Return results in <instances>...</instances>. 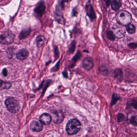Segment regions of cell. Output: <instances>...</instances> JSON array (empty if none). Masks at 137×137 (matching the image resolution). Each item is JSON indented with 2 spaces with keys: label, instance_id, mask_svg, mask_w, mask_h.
I'll return each mask as SVG.
<instances>
[{
  "label": "cell",
  "instance_id": "obj_1",
  "mask_svg": "<svg viewBox=\"0 0 137 137\" xmlns=\"http://www.w3.org/2000/svg\"><path fill=\"white\" fill-rule=\"evenodd\" d=\"M81 124L80 122L76 119H71L67 123L66 131L69 135L77 134L81 130Z\"/></svg>",
  "mask_w": 137,
  "mask_h": 137
},
{
  "label": "cell",
  "instance_id": "obj_2",
  "mask_svg": "<svg viewBox=\"0 0 137 137\" xmlns=\"http://www.w3.org/2000/svg\"><path fill=\"white\" fill-rule=\"evenodd\" d=\"M5 104L8 110L13 113L18 112L21 108L19 102L13 97L8 98L5 102Z\"/></svg>",
  "mask_w": 137,
  "mask_h": 137
},
{
  "label": "cell",
  "instance_id": "obj_3",
  "mask_svg": "<svg viewBox=\"0 0 137 137\" xmlns=\"http://www.w3.org/2000/svg\"><path fill=\"white\" fill-rule=\"evenodd\" d=\"M116 20L120 24L126 26L131 23L132 15L127 11H120L117 15Z\"/></svg>",
  "mask_w": 137,
  "mask_h": 137
},
{
  "label": "cell",
  "instance_id": "obj_4",
  "mask_svg": "<svg viewBox=\"0 0 137 137\" xmlns=\"http://www.w3.org/2000/svg\"><path fill=\"white\" fill-rule=\"evenodd\" d=\"M14 37L10 31L4 32L0 35V43L3 44L9 45L13 43Z\"/></svg>",
  "mask_w": 137,
  "mask_h": 137
},
{
  "label": "cell",
  "instance_id": "obj_5",
  "mask_svg": "<svg viewBox=\"0 0 137 137\" xmlns=\"http://www.w3.org/2000/svg\"><path fill=\"white\" fill-rule=\"evenodd\" d=\"M30 127L31 130L34 132H39L42 130L43 126L41 121L37 119H34L31 122Z\"/></svg>",
  "mask_w": 137,
  "mask_h": 137
},
{
  "label": "cell",
  "instance_id": "obj_6",
  "mask_svg": "<svg viewBox=\"0 0 137 137\" xmlns=\"http://www.w3.org/2000/svg\"><path fill=\"white\" fill-rule=\"evenodd\" d=\"M82 66L85 70L89 71L94 66L93 60L90 57H85L82 61Z\"/></svg>",
  "mask_w": 137,
  "mask_h": 137
},
{
  "label": "cell",
  "instance_id": "obj_7",
  "mask_svg": "<svg viewBox=\"0 0 137 137\" xmlns=\"http://www.w3.org/2000/svg\"><path fill=\"white\" fill-rule=\"evenodd\" d=\"M53 15L55 20L57 22L61 25H64L65 24V20L64 18L63 14L59 8L56 7V10L54 12Z\"/></svg>",
  "mask_w": 137,
  "mask_h": 137
},
{
  "label": "cell",
  "instance_id": "obj_8",
  "mask_svg": "<svg viewBox=\"0 0 137 137\" xmlns=\"http://www.w3.org/2000/svg\"><path fill=\"white\" fill-rule=\"evenodd\" d=\"M46 6L43 1L39 2L35 8L34 11L39 16L42 17L46 11Z\"/></svg>",
  "mask_w": 137,
  "mask_h": 137
},
{
  "label": "cell",
  "instance_id": "obj_9",
  "mask_svg": "<svg viewBox=\"0 0 137 137\" xmlns=\"http://www.w3.org/2000/svg\"><path fill=\"white\" fill-rule=\"evenodd\" d=\"M85 10L86 11L87 15L91 20L95 19L96 18V15L94 9L90 3L87 4L85 6Z\"/></svg>",
  "mask_w": 137,
  "mask_h": 137
},
{
  "label": "cell",
  "instance_id": "obj_10",
  "mask_svg": "<svg viewBox=\"0 0 137 137\" xmlns=\"http://www.w3.org/2000/svg\"><path fill=\"white\" fill-rule=\"evenodd\" d=\"M64 116L61 111H55L53 113V121L57 124H59L61 123L63 120Z\"/></svg>",
  "mask_w": 137,
  "mask_h": 137
},
{
  "label": "cell",
  "instance_id": "obj_11",
  "mask_svg": "<svg viewBox=\"0 0 137 137\" xmlns=\"http://www.w3.org/2000/svg\"><path fill=\"white\" fill-rule=\"evenodd\" d=\"M41 122L45 125H49L52 121V117L49 113H44L39 117Z\"/></svg>",
  "mask_w": 137,
  "mask_h": 137
},
{
  "label": "cell",
  "instance_id": "obj_12",
  "mask_svg": "<svg viewBox=\"0 0 137 137\" xmlns=\"http://www.w3.org/2000/svg\"><path fill=\"white\" fill-rule=\"evenodd\" d=\"M29 55L28 51L25 49L20 50L16 54V58L19 60H23L27 58Z\"/></svg>",
  "mask_w": 137,
  "mask_h": 137
},
{
  "label": "cell",
  "instance_id": "obj_13",
  "mask_svg": "<svg viewBox=\"0 0 137 137\" xmlns=\"http://www.w3.org/2000/svg\"><path fill=\"white\" fill-rule=\"evenodd\" d=\"M113 76L115 79L121 82L123 79V73L121 68H116L113 72Z\"/></svg>",
  "mask_w": 137,
  "mask_h": 137
},
{
  "label": "cell",
  "instance_id": "obj_14",
  "mask_svg": "<svg viewBox=\"0 0 137 137\" xmlns=\"http://www.w3.org/2000/svg\"><path fill=\"white\" fill-rule=\"evenodd\" d=\"M111 8L114 11H116L121 6V0H112L111 2Z\"/></svg>",
  "mask_w": 137,
  "mask_h": 137
},
{
  "label": "cell",
  "instance_id": "obj_15",
  "mask_svg": "<svg viewBox=\"0 0 137 137\" xmlns=\"http://www.w3.org/2000/svg\"><path fill=\"white\" fill-rule=\"evenodd\" d=\"M45 41H46L45 37L42 35L38 36L36 39L37 46L39 47H41L44 45Z\"/></svg>",
  "mask_w": 137,
  "mask_h": 137
},
{
  "label": "cell",
  "instance_id": "obj_16",
  "mask_svg": "<svg viewBox=\"0 0 137 137\" xmlns=\"http://www.w3.org/2000/svg\"><path fill=\"white\" fill-rule=\"evenodd\" d=\"M121 99H122V98L120 96V95L117 94L116 93H113L111 97V102L110 103V105H111V107H112L113 106H114L118 101L121 100Z\"/></svg>",
  "mask_w": 137,
  "mask_h": 137
},
{
  "label": "cell",
  "instance_id": "obj_17",
  "mask_svg": "<svg viewBox=\"0 0 137 137\" xmlns=\"http://www.w3.org/2000/svg\"><path fill=\"white\" fill-rule=\"evenodd\" d=\"M125 29H126L127 31L130 34H133L134 33L136 32V28L135 25H134L133 24H131V23L126 25Z\"/></svg>",
  "mask_w": 137,
  "mask_h": 137
},
{
  "label": "cell",
  "instance_id": "obj_18",
  "mask_svg": "<svg viewBox=\"0 0 137 137\" xmlns=\"http://www.w3.org/2000/svg\"><path fill=\"white\" fill-rule=\"evenodd\" d=\"M30 31L31 30L30 28L22 30L20 34V39H21L26 38L30 34Z\"/></svg>",
  "mask_w": 137,
  "mask_h": 137
},
{
  "label": "cell",
  "instance_id": "obj_19",
  "mask_svg": "<svg viewBox=\"0 0 137 137\" xmlns=\"http://www.w3.org/2000/svg\"><path fill=\"white\" fill-rule=\"evenodd\" d=\"M81 55H82V54L81 53L80 51H78L77 53H76L72 59L71 61H72V63H73L71 65V67H72L73 65L74 66L75 64L76 63V62L81 58Z\"/></svg>",
  "mask_w": 137,
  "mask_h": 137
},
{
  "label": "cell",
  "instance_id": "obj_20",
  "mask_svg": "<svg viewBox=\"0 0 137 137\" xmlns=\"http://www.w3.org/2000/svg\"><path fill=\"white\" fill-rule=\"evenodd\" d=\"M76 41L74 40L71 43L69 46L68 53L70 54H73L75 50L76 49Z\"/></svg>",
  "mask_w": 137,
  "mask_h": 137
},
{
  "label": "cell",
  "instance_id": "obj_21",
  "mask_svg": "<svg viewBox=\"0 0 137 137\" xmlns=\"http://www.w3.org/2000/svg\"><path fill=\"white\" fill-rule=\"evenodd\" d=\"M107 38L111 41H114L116 39V35L113 31L111 30H108L107 32Z\"/></svg>",
  "mask_w": 137,
  "mask_h": 137
},
{
  "label": "cell",
  "instance_id": "obj_22",
  "mask_svg": "<svg viewBox=\"0 0 137 137\" xmlns=\"http://www.w3.org/2000/svg\"><path fill=\"white\" fill-rule=\"evenodd\" d=\"M11 85L8 82H4L0 79V88L3 89H8L10 88Z\"/></svg>",
  "mask_w": 137,
  "mask_h": 137
},
{
  "label": "cell",
  "instance_id": "obj_23",
  "mask_svg": "<svg viewBox=\"0 0 137 137\" xmlns=\"http://www.w3.org/2000/svg\"><path fill=\"white\" fill-rule=\"evenodd\" d=\"M125 34V31L122 29H120L118 30L116 32L115 35H116V37L118 38H122L124 37Z\"/></svg>",
  "mask_w": 137,
  "mask_h": 137
},
{
  "label": "cell",
  "instance_id": "obj_24",
  "mask_svg": "<svg viewBox=\"0 0 137 137\" xmlns=\"http://www.w3.org/2000/svg\"><path fill=\"white\" fill-rule=\"evenodd\" d=\"M117 121L118 123H121L123 122L125 119V116L123 113H119L117 115Z\"/></svg>",
  "mask_w": 137,
  "mask_h": 137
},
{
  "label": "cell",
  "instance_id": "obj_25",
  "mask_svg": "<svg viewBox=\"0 0 137 137\" xmlns=\"http://www.w3.org/2000/svg\"><path fill=\"white\" fill-rule=\"evenodd\" d=\"M130 123L134 127H137V117L135 116H132L130 119Z\"/></svg>",
  "mask_w": 137,
  "mask_h": 137
},
{
  "label": "cell",
  "instance_id": "obj_26",
  "mask_svg": "<svg viewBox=\"0 0 137 137\" xmlns=\"http://www.w3.org/2000/svg\"><path fill=\"white\" fill-rule=\"evenodd\" d=\"M51 81L50 80H48L46 81V85H45L44 87L43 88V91L42 93L41 94V96L44 95L46 89L48 88V87L51 84Z\"/></svg>",
  "mask_w": 137,
  "mask_h": 137
},
{
  "label": "cell",
  "instance_id": "obj_27",
  "mask_svg": "<svg viewBox=\"0 0 137 137\" xmlns=\"http://www.w3.org/2000/svg\"><path fill=\"white\" fill-rule=\"evenodd\" d=\"M127 46L130 49H135L137 48V43L131 42L130 43L127 45Z\"/></svg>",
  "mask_w": 137,
  "mask_h": 137
},
{
  "label": "cell",
  "instance_id": "obj_28",
  "mask_svg": "<svg viewBox=\"0 0 137 137\" xmlns=\"http://www.w3.org/2000/svg\"><path fill=\"white\" fill-rule=\"evenodd\" d=\"M60 60L57 62L55 66H54L53 68H51V72H55V71L59 70V68H60Z\"/></svg>",
  "mask_w": 137,
  "mask_h": 137
},
{
  "label": "cell",
  "instance_id": "obj_29",
  "mask_svg": "<svg viewBox=\"0 0 137 137\" xmlns=\"http://www.w3.org/2000/svg\"><path fill=\"white\" fill-rule=\"evenodd\" d=\"M130 105L131 107H132L133 108L137 110V101L133 99L132 101V102H131L130 103Z\"/></svg>",
  "mask_w": 137,
  "mask_h": 137
},
{
  "label": "cell",
  "instance_id": "obj_30",
  "mask_svg": "<svg viewBox=\"0 0 137 137\" xmlns=\"http://www.w3.org/2000/svg\"><path fill=\"white\" fill-rule=\"evenodd\" d=\"M54 53H55V60H57L58 57L59 55V51L58 49L57 46H55L54 47Z\"/></svg>",
  "mask_w": 137,
  "mask_h": 137
},
{
  "label": "cell",
  "instance_id": "obj_31",
  "mask_svg": "<svg viewBox=\"0 0 137 137\" xmlns=\"http://www.w3.org/2000/svg\"><path fill=\"white\" fill-rule=\"evenodd\" d=\"M78 14V12L77 10V8L75 7L73 9L72 11V16H77Z\"/></svg>",
  "mask_w": 137,
  "mask_h": 137
},
{
  "label": "cell",
  "instance_id": "obj_32",
  "mask_svg": "<svg viewBox=\"0 0 137 137\" xmlns=\"http://www.w3.org/2000/svg\"><path fill=\"white\" fill-rule=\"evenodd\" d=\"M68 1V0H62L61 2L60 5L62 9H63L65 7V2H67Z\"/></svg>",
  "mask_w": 137,
  "mask_h": 137
},
{
  "label": "cell",
  "instance_id": "obj_33",
  "mask_svg": "<svg viewBox=\"0 0 137 137\" xmlns=\"http://www.w3.org/2000/svg\"><path fill=\"white\" fill-rule=\"evenodd\" d=\"M62 74H63V76L64 77L66 78H67L68 77V74H67V71H63L62 72Z\"/></svg>",
  "mask_w": 137,
  "mask_h": 137
},
{
  "label": "cell",
  "instance_id": "obj_34",
  "mask_svg": "<svg viewBox=\"0 0 137 137\" xmlns=\"http://www.w3.org/2000/svg\"><path fill=\"white\" fill-rule=\"evenodd\" d=\"M2 74L4 76H7V71L6 68H4L2 70Z\"/></svg>",
  "mask_w": 137,
  "mask_h": 137
},
{
  "label": "cell",
  "instance_id": "obj_35",
  "mask_svg": "<svg viewBox=\"0 0 137 137\" xmlns=\"http://www.w3.org/2000/svg\"><path fill=\"white\" fill-rule=\"evenodd\" d=\"M111 0H106V4L107 7H109L111 2Z\"/></svg>",
  "mask_w": 137,
  "mask_h": 137
},
{
  "label": "cell",
  "instance_id": "obj_36",
  "mask_svg": "<svg viewBox=\"0 0 137 137\" xmlns=\"http://www.w3.org/2000/svg\"><path fill=\"white\" fill-rule=\"evenodd\" d=\"M132 12L134 13V15H136V16L137 17V10L136 9H133L132 10Z\"/></svg>",
  "mask_w": 137,
  "mask_h": 137
},
{
  "label": "cell",
  "instance_id": "obj_37",
  "mask_svg": "<svg viewBox=\"0 0 137 137\" xmlns=\"http://www.w3.org/2000/svg\"><path fill=\"white\" fill-rule=\"evenodd\" d=\"M2 132H3V129L2 127L1 126V125H0V134H2Z\"/></svg>",
  "mask_w": 137,
  "mask_h": 137
},
{
  "label": "cell",
  "instance_id": "obj_38",
  "mask_svg": "<svg viewBox=\"0 0 137 137\" xmlns=\"http://www.w3.org/2000/svg\"><path fill=\"white\" fill-rule=\"evenodd\" d=\"M83 52H86V53H88V51H87V50H84V51H83Z\"/></svg>",
  "mask_w": 137,
  "mask_h": 137
},
{
  "label": "cell",
  "instance_id": "obj_39",
  "mask_svg": "<svg viewBox=\"0 0 137 137\" xmlns=\"http://www.w3.org/2000/svg\"><path fill=\"white\" fill-rule=\"evenodd\" d=\"M3 0H0V2H2V1H3Z\"/></svg>",
  "mask_w": 137,
  "mask_h": 137
},
{
  "label": "cell",
  "instance_id": "obj_40",
  "mask_svg": "<svg viewBox=\"0 0 137 137\" xmlns=\"http://www.w3.org/2000/svg\"><path fill=\"white\" fill-rule=\"evenodd\" d=\"M135 1H136V3H137V0H135Z\"/></svg>",
  "mask_w": 137,
  "mask_h": 137
}]
</instances>
